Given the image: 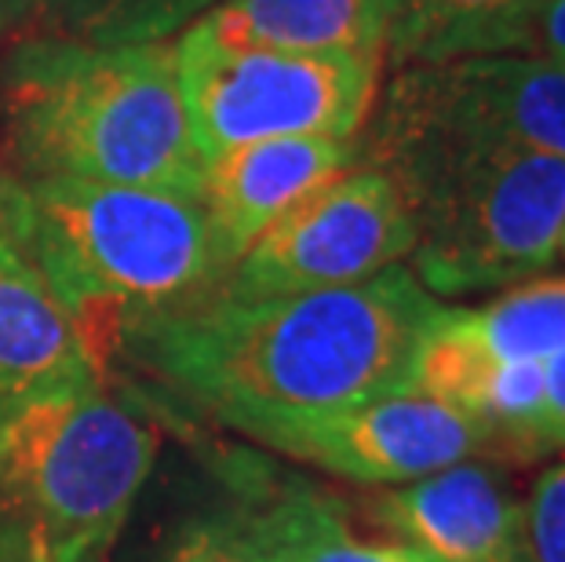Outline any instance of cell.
<instances>
[{"label": "cell", "instance_id": "1", "mask_svg": "<svg viewBox=\"0 0 565 562\" xmlns=\"http://www.w3.org/2000/svg\"><path fill=\"white\" fill-rule=\"evenodd\" d=\"M441 304L408 267L278 300H212L150 315L117 347L150 380L252 442L413 388Z\"/></svg>", "mask_w": 565, "mask_h": 562}, {"label": "cell", "instance_id": "2", "mask_svg": "<svg viewBox=\"0 0 565 562\" xmlns=\"http://www.w3.org/2000/svg\"><path fill=\"white\" fill-rule=\"evenodd\" d=\"M19 183L153 187L194 194L204 158L190 131L175 41L38 38L0 74Z\"/></svg>", "mask_w": 565, "mask_h": 562}, {"label": "cell", "instance_id": "3", "mask_svg": "<svg viewBox=\"0 0 565 562\" xmlns=\"http://www.w3.org/2000/svg\"><path fill=\"white\" fill-rule=\"evenodd\" d=\"M362 161L416 220L413 274L435 300L508 289L551 267L565 231V161L372 114Z\"/></svg>", "mask_w": 565, "mask_h": 562}, {"label": "cell", "instance_id": "4", "mask_svg": "<svg viewBox=\"0 0 565 562\" xmlns=\"http://www.w3.org/2000/svg\"><path fill=\"white\" fill-rule=\"evenodd\" d=\"M19 245L99 358L131 321L212 300L226 278L201 201L179 190L19 183Z\"/></svg>", "mask_w": 565, "mask_h": 562}, {"label": "cell", "instance_id": "5", "mask_svg": "<svg viewBox=\"0 0 565 562\" xmlns=\"http://www.w3.org/2000/svg\"><path fill=\"white\" fill-rule=\"evenodd\" d=\"M158 432L103 384L0 399V562H106Z\"/></svg>", "mask_w": 565, "mask_h": 562}, {"label": "cell", "instance_id": "6", "mask_svg": "<svg viewBox=\"0 0 565 562\" xmlns=\"http://www.w3.org/2000/svg\"><path fill=\"white\" fill-rule=\"evenodd\" d=\"M179 85L204 161L263 139H358L380 99L383 59L234 47L190 26Z\"/></svg>", "mask_w": 565, "mask_h": 562}, {"label": "cell", "instance_id": "7", "mask_svg": "<svg viewBox=\"0 0 565 562\" xmlns=\"http://www.w3.org/2000/svg\"><path fill=\"white\" fill-rule=\"evenodd\" d=\"M416 248V220L398 183L358 161L274 220L226 271L223 300L252 304L369 282Z\"/></svg>", "mask_w": 565, "mask_h": 562}, {"label": "cell", "instance_id": "8", "mask_svg": "<svg viewBox=\"0 0 565 562\" xmlns=\"http://www.w3.org/2000/svg\"><path fill=\"white\" fill-rule=\"evenodd\" d=\"M376 114L565 161V63L508 52L405 66Z\"/></svg>", "mask_w": 565, "mask_h": 562}, {"label": "cell", "instance_id": "9", "mask_svg": "<svg viewBox=\"0 0 565 562\" xmlns=\"http://www.w3.org/2000/svg\"><path fill=\"white\" fill-rule=\"evenodd\" d=\"M267 446L354 483H416L482 453V432L441 399L402 388L274 435Z\"/></svg>", "mask_w": 565, "mask_h": 562}, {"label": "cell", "instance_id": "10", "mask_svg": "<svg viewBox=\"0 0 565 562\" xmlns=\"http://www.w3.org/2000/svg\"><path fill=\"white\" fill-rule=\"evenodd\" d=\"M362 505L372 526L435 562H525V505L486 464H452Z\"/></svg>", "mask_w": 565, "mask_h": 562}, {"label": "cell", "instance_id": "11", "mask_svg": "<svg viewBox=\"0 0 565 562\" xmlns=\"http://www.w3.org/2000/svg\"><path fill=\"white\" fill-rule=\"evenodd\" d=\"M362 139V136H358ZM358 139H263L204 161L198 201L226 271L299 198L362 161Z\"/></svg>", "mask_w": 565, "mask_h": 562}, {"label": "cell", "instance_id": "12", "mask_svg": "<svg viewBox=\"0 0 565 562\" xmlns=\"http://www.w3.org/2000/svg\"><path fill=\"white\" fill-rule=\"evenodd\" d=\"M103 384V358L30 263L0 259V399Z\"/></svg>", "mask_w": 565, "mask_h": 562}, {"label": "cell", "instance_id": "13", "mask_svg": "<svg viewBox=\"0 0 565 562\" xmlns=\"http://www.w3.org/2000/svg\"><path fill=\"white\" fill-rule=\"evenodd\" d=\"M194 26L234 47L387 63V0H220Z\"/></svg>", "mask_w": 565, "mask_h": 562}, {"label": "cell", "instance_id": "14", "mask_svg": "<svg viewBox=\"0 0 565 562\" xmlns=\"http://www.w3.org/2000/svg\"><path fill=\"white\" fill-rule=\"evenodd\" d=\"M533 8L536 0H387V63L405 70L522 52Z\"/></svg>", "mask_w": 565, "mask_h": 562}, {"label": "cell", "instance_id": "15", "mask_svg": "<svg viewBox=\"0 0 565 562\" xmlns=\"http://www.w3.org/2000/svg\"><path fill=\"white\" fill-rule=\"evenodd\" d=\"M252 562H435L398 541H362L347 526L343 500L310 486H281L256 508Z\"/></svg>", "mask_w": 565, "mask_h": 562}, {"label": "cell", "instance_id": "16", "mask_svg": "<svg viewBox=\"0 0 565 562\" xmlns=\"http://www.w3.org/2000/svg\"><path fill=\"white\" fill-rule=\"evenodd\" d=\"M489 362H551L565 351V278H529L486 307H445Z\"/></svg>", "mask_w": 565, "mask_h": 562}, {"label": "cell", "instance_id": "17", "mask_svg": "<svg viewBox=\"0 0 565 562\" xmlns=\"http://www.w3.org/2000/svg\"><path fill=\"white\" fill-rule=\"evenodd\" d=\"M220 0H44L63 38L88 44H150L190 30Z\"/></svg>", "mask_w": 565, "mask_h": 562}, {"label": "cell", "instance_id": "18", "mask_svg": "<svg viewBox=\"0 0 565 562\" xmlns=\"http://www.w3.org/2000/svg\"><path fill=\"white\" fill-rule=\"evenodd\" d=\"M263 494L190 511L164 533L150 562H252L256 508Z\"/></svg>", "mask_w": 565, "mask_h": 562}, {"label": "cell", "instance_id": "19", "mask_svg": "<svg viewBox=\"0 0 565 562\" xmlns=\"http://www.w3.org/2000/svg\"><path fill=\"white\" fill-rule=\"evenodd\" d=\"M525 562H565V464L547 468L529 494Z\"/></svg>", "mask_w": 565, "mask_h": 562}, {"label": "cell", "instance_id": "20", "mask_svg": "<svg viewBox=\"0 0 565 562\" xmlns=\"http://www.w3.org/2000/svg\"><path fill=\"white\" fill-rule=\"evenodd\" d=\"M522 52L565 63V0H536Z\"/></svg>", "mask_w": 565, "mask_h": 562}, {"label": "cell", "instance_id": "21", "mask_svg": "<svg viewBox=\"0 0 565 562\" xmlns=\"http://www.w3.org/2000/svg\"><path fill=\"white\" fill-rule=\"evenodd\" d=\"M544 442L547 453L565 449V351L547 362V399H544Z\"/></svg>", "mask_w": 565, "mask_h": 562}, {"label": "cell", "instance_id": "22", "mask_svg": "<svg viewBox=\"0 0 565 562\" xmlns=\"http://www.w3.org/2000/svg\"><path fill=\"white\" fill-rule=\"evenodd\" d=\"M0 259L26 263L19 245V183L8 176H0Z\"/></svg>", "mask_w": 565, "mask_h": 562}, {"label": "cell", "instance_id": "23", "mask_svg": "<svg viewBox=\"0 0 565 562\" xmlns=\"http://www.w3.org/2000/svg\"><path fill=\"white\" fill-rule=\"evenodd\" d=\"M38 4H44V0H0V30L15 26V22L26 19Z\"/></svg>", "mask_w": 565, "mask_h": 562}, {"label": "cell", "instance_id": "24", "mask_svg": "<svg viewBox=\"0 0 565 562\" xmlns=\"http://www.w3.org/2000/svg\"><path fill=\"white\" fill-rule=\"evenodd\" d=\"M562 253H565V231H562Z\"/></svg>", "mask_w": 565, "mask_h": 562}]
</instances>
